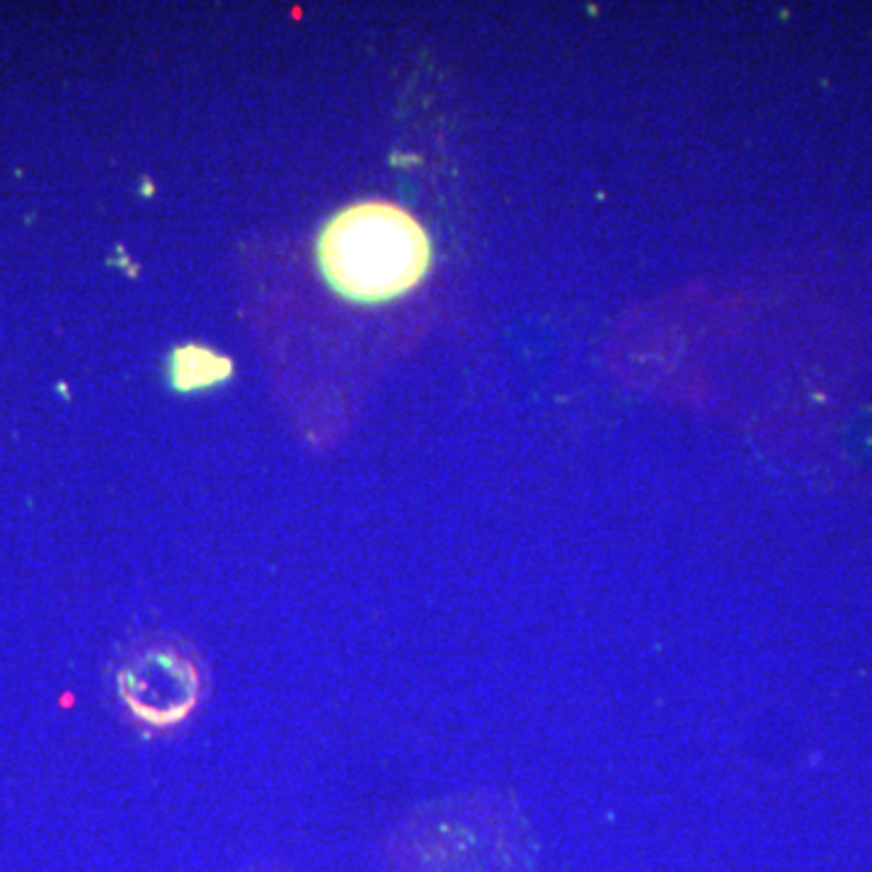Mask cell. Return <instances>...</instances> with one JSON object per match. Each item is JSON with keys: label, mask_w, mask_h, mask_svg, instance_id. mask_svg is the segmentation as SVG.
<instances>
[{"label": "cell", "mask_w": 872, "mask_h": 872, "mask_svg": "<svg viewBox=\"0 0 872 872\" xmlns=\"http://www.w3.org/2000/svg\"><path fill=\"white\" fill-rule=\"evenodd\" d=\"M233 359L202 345H182L170 354V386L177 392H196L224 384L233 376Z\"/></svg>", "instance_id": "obj_3"}, {"label": "cell", "mask_w": 872, "mask_h": 872, "mask_svg": "<svg viewBox=\"0 0 872 872\" xmlns=\"http://www.w3.org/2000/svg\"><path fill=\"white\" fill-rule=\"evenodd\" d=\"M327 287L354 303H386L412 291L432 262L424 226L402 206L359 202L323 226L315 245Z\"/></svg>", "instance_id": "obj_1"}, {"label": "cell", "mask_w": 872, "mask_h": 872, "mask_svg": "<svg viewBox=\"0 0 872 872\" xmlns=\"http://www.w3.org/2000/svg\"><path fill=\"white\" fill-rule=\"evenodd\" d=\"M187 679H196V674L184 659L175 655H149L121 674L119 689L121 693H129V691L153 689L155 686V691H151L149 696L133 700L131 708L137 710V715H141L146 722L173 724L187 715L190 706H184L182 700L170 696L165 689L170 681L180 683Z\"/></svg>", "instance_id": "obj_2"}]
</instances>
